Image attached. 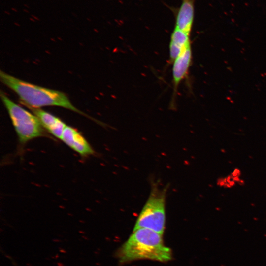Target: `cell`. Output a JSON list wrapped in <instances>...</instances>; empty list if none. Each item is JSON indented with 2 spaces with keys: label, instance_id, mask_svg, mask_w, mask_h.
Returning a JSON list of instances; mask_svg holds the SVG:
<instances>
[{
  "label": "cell",
  "instance_id": "cell-1",
  "mask_svg": "<svg viewBox=\"0 0 266 266\" xmlns=\"http://www.w3.org/2000/svg\"><path fill=\"white\" fill-rule=\"evenodd\" d=\"M1 81L19 96L21 101L31 109L46 106H56L73 111L91 118L71 103L64 93L38 86L0 71Z\"/></svg>",
  "mask_w": 266,
  "mask_h": 266
},
{
  "label": "cell",
  "instance_id": "cell-2",
  "mask_svg": "<svg viewBox=\"0 0 266 266\" xmlns=\"http://www.w3.org/2000/svg\"><path fill=\"white\" fill-rule=\"evenodd\" d=\"M121 263L139 259L165 262L172 258L170 249L163 242L162 235L152 230L139 228L133 233L118 252Z\"/></svg>",
  "mask_w": 266,
  "mask_h": 266
},
{
  "label": "cell",
  "instance_id": "cell-3",
  "mask_svg": "<svg viewBox=\"0 0 266 266\" xmlns=\"http://www.w3.org/2000/svg\"><path fill=\"white\" fill-rule=\"evenodd\" d=\"M0 97L20 144L23 145L33 139L45 135V130L36 116L14 102L2 91Z\"/></svg>",
  "mask_w": 266,
  "mask_h": 266
},
{
  "label": "cell",
  "instance_id": "cell-4",
  "mask_svg": "<svg viewBox=\"0 0 266 266\" xmlns=\"http://www.w3.org/2000/svg\"><path fill=\"white\" fill-rule=\"evenodd\" d=\"M166 187L162 189L157 183L152 184L150 195L139 214L133 230L146 228L163 234L166 223Z\"/></svg>",
  "mask_w": 266,
  "mask_h": 266
},
{
  "label": "cell",
  "instance_id": "cell-5",
  "mask_svg": "<svg viewBox=\"0 0 266 266\" xmlns=\"http://www.w3.org/2000/svg\"><path fill=\"white\" fill-rule=\"evenodd\" d=\"M60 140L83 157L94 154V150L80 132L71 126H66Z\"/></svg>",
  "mask_w": 266,
  "mask_h": 266
},
{
  "label": "cell",
  "instance_id": "cell-6",
  "mask_svg": "<svg viewBox=\"0 0 266 266\" xmlns=\"http://www.w3.org/2000/svg\"><path fill=\"white\" fill-rule=\"evenodd\" d=\"M44 129L52 135L61 139L66 125L60 118L40 108L31 109Z\"/></svg>",
  "mask_w": 266,
  "mask_h": 266
},
{
  "label": "cell",
  "instance_id": "cell-7",
  "mask_svg": "<svg viewBox=\"0 0 266 266\" xmlns=\"http://www.w3.org/2000/svg\"><path fill=\"white\" fill-rule=\"evenodd\" d=\"M195 0H183L177 13L175 28L190 33L194 16Z\"/></svg>",
  "mask_w": 266,
  "mask_h": 266
},
{
  "label": "cell",
  "instance_id": "cell-8",
  "mask_svg": "<svg viewBox=\"0 0 266 266\" xmlns=\"http://www.w3.org/2000/svg\"><path fill=\"white\" fill-rule=\"evenodd\" d=\"M191 60L192 51L190 46L173 62L172 77L174 90L188 74Z\"/></svg>",
  "mask_w": 266,
  "mask_h": 266
},
{
  "label": "cell",
  "instance_id": "cell-9",
  "mask_svg": "<svg viewBox=\"0 0 266 266\" xmlns=\"http://www.w3.org/2000/svg\"><path fill=\"white\" fill-rule=\"evenodd\" d=\"M190 46V33L174 28L169 43L170 60L173 62Z\"/></svg>",
  "mask_w": 266,
  "mask_h": 266
}]
</instances>
